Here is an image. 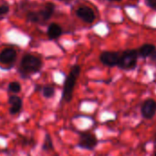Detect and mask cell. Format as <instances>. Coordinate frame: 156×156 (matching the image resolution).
Segmentation results:
<instances>
[{
  "mask_svg": "<svg viewBox=\"0 0 156 156\" xmlns=\"http://www.w3.org/2000/svg\"><path fill=\"white\" fill-rule=\"evenodd\" d=\"M56 5L53 2H46L38 9L27 10V21L34 24H44L52 17Z\"/></svg>",
  "mask_w": 156,
  "mask_h": 156,
  "instance_id": "1",
  "label": "cell"
},
{
  "mask_svg": "<svg viewBox=\"0 0 156 156\" xmlns=\"http://www.w3.org/2000/svg\"><path fill=\"white\" fill-rule=\"evenodd\" d=\"M43 62L40 58L33 54H25L18 66V72L22 78H27L40 71Z\"/></svg>",
  "mask_w": 156,
  "mask_h": 156,
  "instance_id": "2",
  "label": "cell"
},
{
  "mask_svg": "<svg viewBox=\"0 0 156 156\" xmlns=\"http://www.w3.org/2000/svg\"><path fill=\"white\" fill-rule=\"evenodd\" d=\"M81 68L80 65H74L71 69L68 76L66 77L63 84V90H62V95L61 100L65 101L66 103H69L73 99V92L76 86V82L78 78L80 75Z\"/></svg>",
  "mask_w": 156,
  "mask_h": 156,
  "instance_id": "3",
  "label": "cell"
},
{
  "mask_svg": "<svg viewBox=\"0 0 156 156\" xmlns=\"http://www.w3.org/2000/svg\"><path fill=\"white\" fill-rule=\"evenodd\" d=\"M138 58L137 49H125L120 53V59L117 67L122 70H133L137 66Z\"/></svg>",
  "mask_w": 156,
  "mask_h": 156,
  "instance_id": "4",
  "label": "cell"
},
{
  "mask_svg": "<svg viewBox=\"0 0 156 156\" xmlns=\"http://www.w3.org/2000/svg\"><path fill=\"white\" fill-rule=\"evenodd\" d=\"M99 141L95 134L90 132H80L78 146L84 150L92 151L98 145Z\"/></svg>",
  "mask_w": 156,
  "mask_h": 156,
  "instance_id": "5",
  "label": "cell"
},
{
  "mask_svg": "<svg viewBox=\"0 0 156 156\" xmlns=\"http://www.w3.org/2000/svg\"><path fill=\"white\" fill-rule=\"evenodd\" d=\"M99 59L101 61V63L106 67H117L118 63H119V59H120V52L117 51H103L101 53Z\"/></svg>",
  "mask_w": 156,
  "mask_h": 156,
  "instance_id": "6",
  "label": "cell"
},
{
  "mask_svg": "<svg viewBox=\"0 0 156 156\" xmlns=\"http://www.w3.org/2000/svg\"><path fill=\"white\" fill-rule=\"evenodd\" d=\"M76 16L84 23L91 24L96 19V15L93 9L88 5H80L76 10Z\"/></svg>",
  "mask_w": 156,
  "mask_h": 156,
  "instance_id": "7",
  "label": "cell"
},
{
  "mask_svg": "<svg viewBox=\"0 0 156 156\" xmlns=\"http://www.w3.org/2000/svg\"><path fill=\"white\" fill-rule=\"evenodd\" d=\"M141 114L146 120L153 119L156 114V101L154 99L145 100L141 106Z\"/></svg>",
  "mask_w": 156,
  "mask_h": 156,
  "instance_id": "8",
  "label": "cell"
},
{
  "mask_svg": "<svg viewBox=\"0 0 156 156\" xmlns=\"http://www.w3.org/2000/svg\"><path fill=\"white\" fill-rule=\"evenodd\" d=\"M17 58V52L13 48H5L0 52V63L3 65L12 66Z\"/></svg>",
  "mask_w": 156,
  "mask_h": 156,
  "instance_id": "9",
  "label": "cell"
},
{
  "mask_svg": "<svg viewBox=\"0 0 156 156\" xmlns=\"http://www.w3.org/2000/svg\"><path fill=\"white\" fill-rule=\"evenodd\" d=\"M8 104L10 105L9 108V113L11 115H16L19 113L23 107V101L20 97H18L16 94L10 95L7 101Z\"/></svg>",
  "mask_w": 156,
  "mask_h": 156,
  "instance_id": "10",
  "label": "cell"
},
{
  "mask_svg": "<svg viewBox=\"0 0 156 156\" xmlns=\"http://www.w3.org/2000/svg\"><path fill=\"white\" fill-rule=\"evenodd\" d=\"M63 33V29L60 25L57 23H51L48 25L47 29V35L49 39H57L60 37Z\"/></svg>",
  "mask_w": 156,
  "mask_h": 156,
  "instance_id": "11",
  "label": "cell"
},
{
  "mask_svg": "<svg viewBox=\"0 0 156 156\" xmlns=\"http://www.w3.org/2000/svg\"><path fill=\"white\" fill-rule=\"evenodd\" d=\"M156 50V47L154 44H151V43H145L144 45H142L138 49H137V52H138V56L140 58H150L152 56V54Z\"/></svg>",
  "mask_w": 156,
  "mask_h": 156,
  "instance_id": "12",
  "label": "cell"
},
{
  "mask_svg": "<svg viewBox=\"0 0 156 156\" xmlns=\"http://www.w3.org/2000/svg\"><path fill=\"white\" fill-rule=\"evenodd\" d=\"M42 151H44V152H52V151H54L53 141H52L51 136L48 133H47L45 135L44 142H43V144H42Z\"/></svg>",
  "mask_w": 156,
  "mask_h": 156,
  "instance_id": "13",
  "label": "cell"
},
{
  "mask_svg": "<svg viewBox=\"0 0 156 156\" xmlns=\"http://www.w3.org/2000/svg\"><path fill=\"white\" fill-rule=\"evenodd\" d=\"M41 92L45 99H52L55 96L56 90L52 85H45V86H42Z\"/></svg>",
  "mask_w": 156,
  "mask_h": 156,
  "instance_id": "14",
  "label": "cell"
},
{
  "mask_svg": "<svg viewBox=\"0 0 156 156\" xmlns=\"http://www.w3.org/2000/svg\"><path fill=\"white\" fill-rule=\"evenodd\" d=\"M7 90L13 94H17L21 91V85L17 81H11L7 86Z\"/></svg>",
  "mask_w": 156,
  "mask_h": 156,
  "instance_id": "15",
  "label": "cell"
},
{
  "mask_svg": "<svg viewBox=\"0 0 156 156\" xmlns=\"http://www.w3.org/2000/svg\"><path fill=\"white\" fill-rule=\"evenodd\" d=\"M9 12V5H0V16L6 15Z\"/></svg>",
  "mask_w": 156,
  "mask_h": 156,
  "instance_id": "16",
  "label": "cell"
},
{
  "mask_svg": "<svg viewBox=\"0 0 156 156\" xmlns=\"http://www.w3.org/2000/svg\"><path fill=\"white\" fill-rule=\"evenodd\" d=\"M22 144H23V145H30L31 144L34 145L36 143H35V141H34V139L33 138H23L22 139Z\"/></svg>",
  "mask_w": 156,
  "mask_h": 156,
  "instance_id": "17",
  "label": "cell"
},
{
  "mask_svg": "<svg viewBox=\"0 0 156 156\" xmlns=\"http://www.w3.org/2000/svg\"><path fill=\"white\" fill-rule=\"evenodd\" d=\"M145 4L148 7L156 10V0H145Z\"/></svg>",
  "mask_w": 156,
  "mask_h": 156,
  "instance_id": "18",
  "label": "cell"
},
{
  "mask_svg": "<svg viewBox=\"0 0 156 156\" xmlns=\"http://www.w3.org/2000/svg\"><path fill=\"white\" fill-rule=\"evenodd\" d=\"M150 58H151L153 61H155L156 62V50L154 52V53H153V54H152V56L150 57Z\"/></svg>",
  "mask_w": 156,
  "mask_h": 156,
  "instance_id": "19",
  "label": "cell"
},
{
  "mask_svg": "<svg viewBox=\"0 0 156 156\" xmlns=\"http://www.w3.org/2000/svg\"><path fill=\"white\" fill-rule=\"evenodd\" d=\"M109 1H111V2H121L122 0H109Z\"/></svg>",
  "mask_w": 156,
  "mask_h": 156,
  "instance_id": "20",
  "label": "cell"
},
{
  "mask_svg": "<svg viewBox=\"0 0 156 156\" xmlns=\"http://www.w3.org/2000/svg\"><path fill=\"white\" fill-rule=\"evenodd\" d=\"M60 1H63V2H65V3H69L70 0H60Z\"/></svg>",
  "mask_w": 156,
  "mask_h": 156,
  "instance_id": "21",
  "label": "cell"
},
{
  "mask_svg": "<svg viewBox=\"0 0 156 156\" xmlns=\"http://www.w3.org/2000/svg\"><path fill=\"white\" fill-rule=\"evenodd\" d=\"M154 156H156V153H155V154H154Z\"/></svg>",
  "mask_w": 156,
  "mask_h": 156,
  "instance_id": "22",
  "label": "cell"
}]
</instances>
